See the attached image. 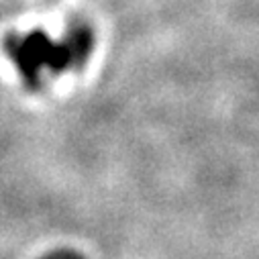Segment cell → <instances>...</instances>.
Listing matches in <instances>:
<instances>
[{
    "label": "cell",
    "instance_id": "6da1fadb",
    "mask_svg": "<svg viewBox=\"0 0 259 259\" xmlns=\"http://www.w3.org/2000/svg\"><path fill=\"white\" fill-rule=\"evenodd\" d=\"M92 49V35L88 29H74L66 41H53L43 31L27 35H9L5 51L15 63L27 86H37L43 72L59 74L82 63Z\"/></svg>",
    "mask_w": 259,
    "mask_h": 259
}]
</instances>
